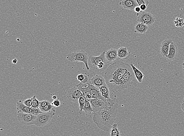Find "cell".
Returning a JSON list of instances; mask_svg holds the SVG:
<instances>
[{
    "instance_id": "cb8c5ba5",
    "label": "cell",
    "mask_w": 184,
    "mask_h": 136,
    "mask_svg": "<svg viewBox=\"0 0 184 136\" xmlns=\"http://www.w3.org/2000/svg\"><path fill=\"white\" fill-rule=\"evenodd\" d=\"M110 136H119L121 135L120 131L118 128L117 124H113L110 130Z\"/></svg>"
},
{
    "instance_id": "52a82bcc",
    "label": "cell",
    "mask_w": 184,
    "mask_h": 136,
    "mask_svg": "<svg viewBox=\"0 0 184 136\" xmlns=\"http://www.w3.org/2000/svg\"><path fill=\"white\" fill-rule=\"evenodd\" d=\"M55 109L51 111L43 112L37 115L35 125L37 127H43L47 124L55 115Z\"/></svg>"
},
{
    "instance_id": "ba28073f",
    "label": "cell",
    "mask_w": 184,
    "mask_h": 136,
    "mask_svg": "<svg viewBox=\"0 0 184 136\" xmlns=\"http://www.w3.org/2000/svg\"><path fill=\"white\" fill-rule=\"evenodd\" d=\"M137 21L144 24L148 26H151L156 21L154 15L150 12L141 11L137 13Z\"/></svg>"
},
{
    "instance_id": "277c9868",
    "label": "cell",
    "mask_w": 184,
    "mask_h": 136,
    "mask_svg": "<svg viewBox=\"0 0 184 136\" xmlns=\"http://www.w3.org/2000/svg\"><path fill=\"white\" fill-rule=\"evenodd\" d=\"M88 101L91 104L94 113L110 107L116 103L114 100H112V99L110 100H107L102 98L91 99Z\"/></svg>"
},
{
    "instance_id": "7402d4cb",
    "label": "cell",
    "mask_w": 184,
    "mask_h": 136,
    "mask_svg": "<svg viewBox=\"0 0 184 136\" xmlns=\"http://www.w3.org/2000/svg\"><path fill=\"white\" fill-rule=\"evenodd\" d=\"M117 55L119 59H123L129 55V53L126 47H122L118 49Z\"/></svg>"
},
{
    "instance_id": "5b68a950",
    "label": "cell",
    "mask_w": 184,
    "mask_h": 136,
    "mask_svg": "<svg viewBox=\"0 0 184 136\" xmlns=\"http://www.w3.org/2000/svg\"><path fill=\"white\" fill-rule=\"evenodd\" d=\"M136 79L135 75L132 68L126 72L121 79L117 89L116 93L121 92L128 88Z\"/></svg>"
},
{
    "instance_id": "2e32d148",
    "label": "cell",
    "mask_w": 184,
    "mask_h": 136,
    "mask_svg": "<svg viewBox=\"0 0 184 136\" xmlns=\"http://www.w3.org/2000/svg\"><path fill=\"white\" fill-rule=\"evenodd\" d=\"M91 84L98 88L106 84V81L104 77L102 76L98 75H95L92 77L91 79Z\"/></svg>"
},
{
    "instance_id": "9c48e42d",
    "label": "cell",
    "mask_w": 184,
    "mask_h": 136,
    "mask_svg": "<svg viewBox=\"0 0 184 136\" xmlns=\"http://www.w3.org/2000/svg\"><path fill=\"white\" fill-rule=\"evenodd\" d=\"M37 116L34 115L30 113L18 112L17 119L20 123L26 126L35 124Z\"/></svg>"
},
{
    "instance_id": "e575fe53",
    "label": "cell",
    "mask_w": 184,
    "mask_h": 136,
    "mask_svg": "<svg viewBox=\"0 0 184 136\" xmlns=\"http://www.w3.org/2000/svg\"><path fill=\"white\" fill-rule=\"evenodd\" d=\"M134 10L135 11V12L137 13H138L140 12V11H141L140 6L136 7L135 8Z\"/></svg>"
},
{
    "instance_id": "9a60e30c",
    "label": "cell",
    "mask_w": 184,
    "mask_h": 136,
    "mask_svg": "<svg viewBox=\"0 0 184 136\" xmlns=\"http://www.w3.org/2000/svg\"><path fill=\"white\" fill-rule=\"evenodd\" d=\"M178 52V50L177 46L172 42L170 45L169 54L166 58L170 61H173L176 58Z\"/></svg>"
},
{
    "instance_id": "836d02e7",
    "label": "cell",
    "mask_w": 184,
    "mask_h": 136,
    "mask_svg": "<svg viewBox=\"0 0 184 136\" xmlns=\"http://www.w3.org/2000/svg\"><path fill=\"white\" fill-rule=\"evenodd\" d=\"M140 9L141 11H144L147 9V6L145 4H143L140 6Z\"/></svg>"
},
{
    "instance_id": "1f68e13d",
    "label": "cell",
    "mask_w": 184,
    "mask_h": 136,
    "mask_svg": "<svg viewBox=\"0 0 184 136\" xmlns=\"http://www.w3.org/2000/svg\"><path fill=\"white\" fill-rule=\"evenodd\" d=\"M52 104L53 105L54 107L56 108H58L60 107L61 105V102L59 99H56V100H53L52 103Z\"/></svg>"
},
{
    "instance_id": "5bb4252c",
    "label": "cell",
    "mask_w": 184,
    "mask_h": 136,
    "mask_svg": "<svg viewBox=\"0 0 184 136\" xmlns=\"http://www.w3.org/2000/svg\"><path fill=\"white\" fill-rule=\"evenodd\" d=\"M172 42V40L166 39L161 43L160 46V52L161 55L165 58H167L169 54L170 45Z\"/></svg>"
},
{
    "instance_id": "3957f363",
    "label": "cell",
    "mask_w": 184,
    "mask_h": 136,
    "mask_svg": "<svg viewBox=\"0 0 184 136\" xmlns=\"http://www.w3.org/2000/svg\"><path fill=\"white\" fill-rule=\"evenodd\" d=\"M88 62L93 68L101 72L106 70L110 64L107 61L105 52L102 53L98 56H90Z\"/></svg>"
},
{
    "instance_id": "30bf717a",
    "label": "cell",
    "mask_w": 184,
    "mask_h": 136,
    "mask_svg": "<svg viewBox=\"0 0 184 136\" xmlns=\"http://www.w3.org/2000/svg\"><path fill=\"white\" fill-rule=\"evenodd\" d=\"M82 96V92L78 89L76 86L69 89L67 92V97L71 102L78 101L81 96Z\"/></svg>"
},
{
    "instance_id": "f35d334b",
    "label": "cell",
    "mask_w": 184,
    "mask_h": 136,
    "mask_svg": "<svg viewBox=\"0 0 184 136\" xmlns=\"http://www.w3.org/2000/svg\"><path fill=\"white\" fill-rule=\"evenodd\" d=\"M182 66H183V70L184 71V62L183 64H182Z\"/></svg>"
},
{
    "instance_id": "d4e9b609",
    "label": "cell",
    "mask_w": 184,
    "mask_h": 136,
    "mask_svg": "<svg viewBox=\"0 0 184 136\" xmlns=\"http://www.w3.org/2000/svg\"><path fill=\"white\" fill-rule=\"evenodd\" d=\"M86 99L84 96H81L79 99L78 102L79 104L80 111L79 113L80 114H81L82 113L83 109L84 104H85Z\"/></svg>"
},
{
    "instance_id": "ab89813d",
    "label": "cell",
    "mask_w": 184,
    "mask_h": 136,
    "mask_svg": "<svg viewBox=\"0 0 184 136\" xmlns=\"http://www.w3.org/2000/svg\"><path fill=\"white\" fill-rule=\"evenodd\" d=\"M183 102H184V98H183Z\"/></svg>"
},
{
    "instance_id": "4dcf8cb0",
    "label": "cell",
    "mask_w": 184,
    "mask_h": 136,
    "mask_svg": "<svg viewBox=\"0 0 184 136\" xmlns=\"http://www.w3.org/2000/svg\"><path fill=\"white\" fill-rule=\"evenodd\" d=\"M51 104L50 101L48 100H44L40 101V105H39V108L40 109H41L42 108H44V106L46 105Z\"/></svg>"
},
{
    "instance_id": "f546056e",
    "label": "cell",
    "mask_w": 184,
    "mask_h": 136,
    "mask_svg": "<svg viewBox=\"0 0 184 136\" xmlns=\"http://www.w3.org/2000/svg\"><path fill=\"white\" fill-rule=\"evenodd\" d=\"M33 99V97L28 99L27 100L24 101L23 103L28 107L31 108Z\"/></svg>"
},
{
    "instance_id": "4316f807",
    "label": "cell",
    "mask_w": 184,
    "mask_h": 136,
    "mask_svg": "<svg viewBox=\"0 0 184 136\" xmlns=\"http://www.w3.org/2000/svg\"><path fill=\"white\" fill-rule=\"evenodd\" d=\"M43 112H42L40 110V108H31L30 110V112H29V113L30 114L34 115L37 116L40 113H43Z\"/></svg>"
},
{
    "instance_id": "f1b7e54d",
    "label": "cell",
    "mask_w": 184,
    "mask_h": 136,
    "mask_svg": "<svg viewBox=\"0 0 184 136\" xmlns=\"http://www.w3.org/2000/svg\"><path fill=\"white\" fill-rule=\"evenodd\" d=\"M33 97V101H32L31 108H39V105H40V101H39L38 100L36 99V95H34Z\"/></svg>"
},
{
    "instance_id": "7c38bea8",
    "label": "cell",
    "mask_w": 184,
    "mask_h": 136,
    "mask_svg": "<svg viewBox=\"0 0 184 136\" xmlns=\"http://www.w3.org/2000/svg\"><path fill=\"white\" fill-rule=\"evenodd\" d=\"M105 55L107 61L109 64L114 62L118 57L117 50L111 48L105 51Z\"/></svg>"
},
{
    "instance_id": "e0dca14e",
    "label": "cell",
    "mask_w": 184,
    "mask_h": 136,
    "mask_svg": "<svg viewBox=\"0 0 184 136\" xmlns=\"http://www.w3.org/2000/svg\"><path fill=\"white\" fill-rule=\"evenodd\" d=\"M88 86H89L90 92V93L91 96H92V99H95V98H102V99H105L102 97L99 88H97L94 85H92V84L87 82Z\"/></svg>"
},
{
    "instance_id": "8fae6325",
    "label": "cell",
    "mask_w": 184,
    "mask_h": 136,
    "mask_svg": "<svg viewBox=\"0 0 184 136\" xmlns=\"http://www.w3.org/2000/svg\"><path fill=\"white\" fill-rule=\"evenodd\" d=\"M76 86L82 92V96H84L86 99L88 100L92 99L87 82L86 83H83L81 82L78 85H76Z\"/></svg>"
},
{
    "instance_id": "7a4b0ae2",
    "label": "cell",
    "mask_w": 184,
    "mask_h": 136,
    "mask_svg": "<svg viewBox=\"0 0 184 136\" xmlns=\"http://www.w3.org/2000/svg\"><path fill=\"white\" fill-rule=\"evenodd\" d=\"M118 108V104L116 102L110 107L94 113V123L102 131L109 132L116 120Z\"/></svg>"
},
{
    "instance_id": "d590c367",
    "label": "cell",
    "mask_w": 184,
    "mask_h": 136,
    "mask_svg": "<svg viewBox=\"0 0 184 136\" xmlns=\"http://www.w3.org/2000/svg\"><path fill=\"white\" fill-rule=\"evenodd\" d=\"M17 62V59H14L12 60V62L13 64H16Z\"/></svg>"
},
{
    "instance_id": "d6986e66",
    "label": "cell",
    "mask_w": 184,
    "mask_h": 136,
    "mask_svg": "<svg viewBox=\"0 0 184 136\" xmlns=\"http://www.w3.org/2000/svg\"><path fill=\"white\" fill-rule=\"evenodd\" d=\"M99 89L100 91L102 97L107 100H110L109 96V88L106 83L99 87Z\"/></svg>"
},
{
    "instance_id": "484cf974",
    "label": "cell",
    "mask_w": 184,
    "mask_h": 136,
    "mask_svg": "<svg viewBox=\"0 0 184 136\" xmlns=\"http://www.w3.org/2000/svg\"><path fill=\"white\" fill-rule=\"evenodd\" d=\"M77 78L79 81L83 83H86L88 81V78L87 76L82 75V74L78 75L77 77Z\"/></svg>"
},
{
    "instance_id": "6da1fadb",
    "label": "cell",
    "mask_w": 184,
    "mask_h": 136,
    "mask_svg": "<svg viewBox=\"0 0 184 136\" xmlns=\"http://www.w3.org/2000/svg\"><path fill=\"white\" fill-rule=\"evenodd\" d=\"M131 69L129 64L119 61L114 62L109 66L105 71L104 78L112 92L116 93L121 79Z\"/></svg>"
},
{
    "instance_id": "44dd1931",
    "label": "cell",
    "mask_w": 184,
    "mask_h": 136,
    "mask_svg": "<svg viewBox=\"0 0 184 136\" xmlns=\"http://www.w3.org/2000/svg\"><path fill=\"white\" fill-rule=\"evenodd\" d=\"M130 65L132 68L133 72H134L135 75L136 79L138 81L139 83L142 82L144 76L142 74V73L138 69L136 68L135 66L132 64H130Z\"/></svg>"
},
{
    "instance_id": "83f0119b",
    "label": "cell",
    "mask_w": 184,
    "mask_h": 136,
    "mask_svg": "<svg viewBox=\"0 0 184 136\" xmlns=\"http://www.w3.org/2000/svg\"><path fill=\"white\" fill-rule=\"evenodd\" d=\"M40 109L42 112H46L51 111L52 110L54 109V108H53V106L51 103L46 105L44 108Z\"/></svg>"
},
{
    "instance_id": "4fadbf2b",
    "label": "cell",
    "mask_w": 184,
    "mask_h": 136,
    "mask_svg": "<svg viewBox=\"0 0 184 136\" xmlns=\"http://www.w3.org/2000/svg\"><path fill=\"white\" fill-rule=\"evenodd\" d=\"M119 5L125 9L134 10L135 8L139 6L136 0H123L119 3Z\"/></svg>"
},
{
    "instance_id": "603a6c76",
    "label": "cell",
    "mask_w": 184,
    "mask_h": 136,
    "mask_svg": "<svg viewBox=\"0 0 184 136\" xmlns=\"http://www.w3.org/2000/svg\"><path fill=\"white\" fill-rule=\"evenodd\" d=\"M83 110L85 112L86 114L88 115L90 114V113H93L94 111L93 110L92 106L89 101L86 99L85 104H84L83 109Z\"/></svg>"
},
{
    "instance_id": "8d00e7d4",
    "label": "cell",
    "mask_w": 184,
    "mask_h": 136,
    "mask_svg": "<svg viewBox=\"0 0 184 136\" xmlns=\"http://www.w3.org/2000/svg\"><path fill=\"white\" fill-rule=\"evenodd\" d=\"M181 108H182V110L184 112V102H182V105H181Z\"/></svg>"
},
{
    "instance_id": "74e56055",
    "label": "cell",
    "mask_w": 184,
    "mask_h": 136,
    "mask_svg": "<svg viewBox=\"0 0 184 136\" xmlns=\"http://www.w3.org/2000/svg\"><path fill=\"white\" fill-rule=\"evenodd\" d=\"M52 98V99H53V100H56V99H57V96L55 95H53Z\"/></svg>"
},
{
    "instance_id": "ac0fdd59",
    "label": "cell",
    "mask_w": 184,
    "mask_h": 136,
    "mask_svg": "<svg viewBox=\"0 0 184 136\" xmlns=\"http://www.w3.org/2000/svg\"><path fill=\"white\" fill-rule=\"evenodd\" d=\"M148 26L140 22H138L135 25L134 28V32L140 34H144L148 30Z\"/></svg>"
},
{
    "instance_id": "8992f818",
    "label": "cell",
    "mask_w": 184,
    "mask_h": 136,
    "mask_svg": "<svg viewBox=\"0 0 184 136\" xmlns=\"http://www.w3.org/2000/svg\"><path fill=\"white\" fill-rule=\"evenodd\" d=\"M89 57L88 54L85 51L81 50L70 53L67 56V59L69 61L71 62H82L85 64L87 70H89L90 68L88 66V60Z\"/></svg>"
},
{
    "instance_id": "ffe728a7",
    "label": "cell",
    "mask_w": 184,
    "mask_h": 136,
    "mask_svg": "<svg viewBox=\"0 0 184 136\" xmlns=\"http://www.w3.org/2000/svg\"><path fill=\"white\" fill-rule=\"evenodd\" d=\"M31 108L28 107L24 104L21 100H19L17 103V109L18 112L29 113Z\"/></svg>"
},
{
    "instance_id": "d6a6232c",
    "label": "cell",
    "mask_w": 184,
    "mask_h": 136,
    "mask_svg": "<svg viewBox=\"0 0 184 136\" xmlns=\"http://www.w3.org/2000/svg\"><path fill=\"white\" fill-rule=\"evenodd\" d=\"M136 1L138 3L139 6L143 4H145L148 6L149 4V0H136Z\"/></svg>"
}]
</instances>
